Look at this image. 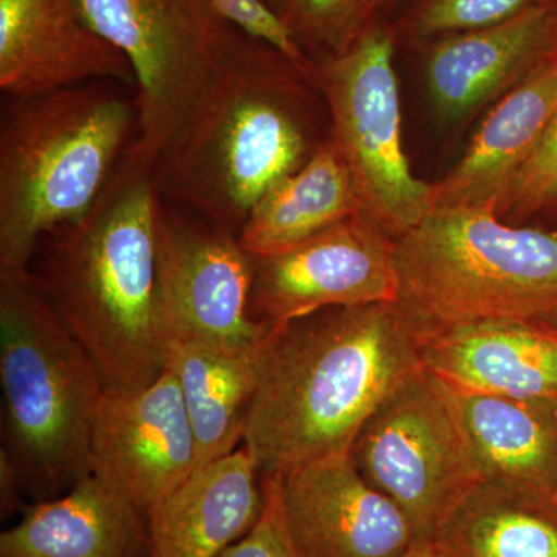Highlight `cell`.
Segmentation results:
<instances>
[{
    "label": "cell",
    "instance_id": "1",
    "mask_svg": "<svg viewBox=\"0 0 557 557\" xmlns=\"http://www.w3.org/2000/svg\"><path fill=\"white\" fill-rule=\"evenodd\" d=\"M423 368L397 304L335 307L273 327L242 445L262 475L350 454L366 421Z\"/></svg>",
    "mask_w": 557,
    "mask_h": 557
},
{
    "label": "cell",
    "instance_id": "2",
    "mask_svg": "<svg viewBox=\"0 0 557 557\" xmlns=\"http://www.w3.org/2000/svg\"><path fill=\"white\" fill-rule=\"evenodd\" d=\"M160 205L153 171L127 150L97 203L47 234L28 267L106 392L139 391L164 370Z\"/></svg>",
    "mask_w": 557,
    "mask_h": 557
},
{
    "label": "cell",
    "instance_id": "3",
    "mask_svg": "<svg viewBox=\"0 0 557 557\" xmlns=\"http://www.w3.org/2000/svg\"><path fill=\"white\" fill-rule=\"evenodd\" d=\"M311 70L240 30L157 163L161 199L239 237L269 190L325 139L311 134Z\"/></svg>",
    "mask_w": 557,
    "mask_h": 557
},
{
    "label": "cell",
    "instance_id": "4",
    "mask_svg": "<svg viewBox=\"0 0 557 557\" xmlns=\"http://www.w3.org/2000/svg\"><path fill=\"white\" fill-rule=\"evenodd\" d=\"M124 89L100 81L3 106L0 270L28 269L39 242L108 188L137 137V104Z\"/></svg>",
    "mask_w": 557,
    "mask_h": 557
},
{
    "label": "cell",
    "instance_id": "5",
    "mask_svg": "<svg viewBox=\"0 0 557 557\" xmlns=\"http://www.w3.org/2000/svg\"><path fill=\"white\" fill-rule=\"evenodd\" d=\"M3 442L30 504L89 478L100 372L40 292L32 271L0 270Z\"/></svg>",
    "mask_w": 557,
    "mask_h": 557
},
{
    "label": "cell",
    "instance_id": "6",
    "mask_svg": "<svg viewBox=\"0 0 557 557\" xmlns=\"http://www.w3.org/2000/svg\"><path fill=\"white\" fill-rule=\"evenodd\" d=\"M397 306L421 333L482 321L557 327V237L493 208L434 209L395 239Z\"/></svg>",
    "mask_w": 557,
    "mask_h": 557
},
{
    "label": "cell",
    "instance_id": "7",
    "mask_svg": "<svg viewBox=\"0 0 557 557\" xmlns=\"http://www.w3.org/2000/svg\"><path fill=\"white\" fill-rule=\"evenodd\" d=\"M395 40L376 17L343 53L314 62L311 75L362 209L398 239L432 211V185L412 174L403 148Z\"/></svg>",
    "mask_w": 557,
    "mask_h": 557
},
{
    "label": "cell",
    "instance_id": "8",
    "mask_svg": "<svg viewBox=\"0 0 557 557\" xmlns=\"http://www.w3.org/2000/svg\"><path fill=\"white\" fill-rule=\"evenodd\" d=\"M87 24L126 58L138 110L132 159L156 171L236 36L209 0H76Z\"/></svg>",
    "mask_w": 557,
    "mask_h": 557
},
{
    "label": "cell",
    "instance_id": "9",
    "mask_svg": "<svg viewBox=\"0 0 557 557\" xmlns=\"http://www.w3.org/2000/svg\"><path fill=\"white\" fill-rule=\"evenodd\" d=\"M355 467L412 523L417 541L483 480L453 388L420 369L384 399L350 449Z\"/></svg>",
    "mask_w": 557,
    "mask_h": 557
},
{
    "label": "cell",
    "instance_id": "10",
    "mask_svg": "<svg viewBox=\"0 0 557 557\" xmlns=\"http://www.w3.org/2000/svg\"><path fill=\"white\" fill-rule=\"evenodd\" d=\"M252 258L239 237L161 199L159 319L171 339L245 346L271 332L251 314Z\"/></svg>",
    "mask_w": 557,
    "mask_h": 557
},
{
    "label": "cell",
    "instance_id": "11",
    "mask_svg": "<svg viewBox=\"0 0 557 557\" xmlns=\"http://www.w3.org/2000/svg\"><path fill=\"white\" fill-rule=\"evenodd\" d=\"M251 258V314L270 327L335 307L397 302L395 239L364 211L296 247Z\"/></svg>",
    "mask_w": 557,
    "mask_h": 557
},
{
    "label": "cell",
    "instance_id": "12",
    "mask_svg": "<svg viewBox=\"0 0 557 557\" xmlns=\"http://www.w3.org/2000/svg\"><path fill=\"white\" fill-rule=\"evenodd\" d=\"M90 475L148 518L197 471V443L171 370L134 392H104L90 434Z\"/></svg>",
    "mask_w": 557,
    "mask_h": 557
},
{
    "label": "cell",
    "instance_id": "13",
    "mask_svg": "<svg viewBox=\"0 0 557 557\" xmlns=\"http://www.w3.org/2000/svg\"><path fill=\"white\" fill-rule=\"evenodd\" d=\"M278 475L285 522L300 557H403L412 523L339 454Z\"/></svg>",
    "mask_w": 557,
    "mask_h": 557
},
{
    "label": "cell",
    "instance_id": "14",
    "mask_svg": "<svg viewBox=\"0 0 557 557\" xmlns=\"http://www.w3.org/2000/svg\"><path fill=\"white\" fill-rule=\"evenodd\" d=\"M100 81L135 91L129 62L87 24L76 0H0V89L7 98Z\"/></svg>",
    "mask_w": 557,
    "mask_h": 557
},
{
    "label": "cell",
    "instance_id": "15",
    "mask_svg": "<svg viewBox=\"0 0 557 557\" xmlns=\"http://www.w3.org/2000/svg\"><path fill=\"white\" fill-rule=\"evenodd\" d=\"M424 369L463 391L557 408V327L482 321L421 333Z\"/></svg>",
    "mask_w": 557,
    "mask_h": 557
},
{
    "label": "cell",
    "instance_id": "16",
    "mask_svg": "<svg viewBox=\"0 0 557 557\" xmlns=\"http://www.w3.org/2000/svg\"><path fill=\"white\" fill-rule=\"evenodd\" d=\"M555 49L557 0L491 27L442 36L428 57L432 101L446 119H460L507 94Z\"/></svg>",
    "mask_w": 557,
    "mask_h": 557
},
{
    "label": "cell",
    "instance_id": "17",
    "mask_svg": "<svg viewBox=\"0 0 557 557\" xmlns=\"http://www.w3.org/2000/svg\"><path fill=\"white\" fill-rule=\"evenodd\" d=\"M557 112V49L504 95L454 170L432 185V211L496 208Z\"/></svg>",
    "mask_w": 557,
    "mask_h": 557
},
{
    "label": "cell",
    "instance_id": "18",
    "mask_svg": "<svg viewBox=\"0 0 557 557\" xmlns=\"http://www.w3.org/2000/svg\"><path fill=\"white\" fill-rule=\"evenodd\" d=\"M262 474L244 445L197 469L148 516V557H220L262 515Z\"/></svg>",
    "mask_w": 557,
    "mask_h": 557
},
{
    "label": "cell",
    "instance_id": "19",
    "mask_svg": "<svg viewBox=\"0 0 557 557\" xmlns=\"http://www.w3.org/2000/svg\"><path fill=\"white\" fill-rule=\"evenodd\" d=\"M149 522L94 475L30 504L0 533V557H148Z\"/></svg>",
    "mask_w": 557,
    "mask_h": 557
},
{
    "label": "cell",
    "instance_id": "20",
    "mask_svg": "<svg viewBox=\"0 0 557 557\" xmlns=\"http://www.w3.org/2000/svg\"><path fill=\"white\" fill-rule=\"evenodd\" d=\"M270 336L245 346L193 339L164 344V369L177 380L196 435L197 469L242 446Z\"/></svg>",
    "mask_w": 557,
    "mask_h": 557
},
{
    "label": "cell",
    "instance_id": "21",
    "mask_svg": "<svg viewBox=\"0 0 557 557\" xmlns=\"http://www.w3.org/2000/svg\"><path fill=\"white\" fill-rule=\"evenodd\" d=\"M449 387L483 480L553 498L557 486L556 406Z\"/></svg>",
    "mask_w": 557,
    "mask_h": 557
},
{
    "label": "cell",
    "instance_id": "22",
    "mask_svg": "<svg viewBox=\"0 0 557 557\" xmlns=\"http://www.w3.org/2000/svg\"><path fill=\"white\" fill-rule=\"evenodd\" d=\"M362 209L357 186L332 135L295 174L269 190L249 212L239 234L255 258L277 255Z\"/></svg>",
    "mask_w": 557,
    "mask_h": 557
},
{
    "label": "cell",
    "instance_id": "23",
    "mask_svg": "<svg viewBox=\"0 0 557 557\" xmlns=\"http://www.w3.org/2000/svg\"><path fill=\"white\" fill-rule=\"evenodd\" d=\"M432 542L442 557H557V508L553 498L482 480Z\"/></svg>",
    "mask_w": 557,
    "mask_h": 557
},
{
    "label": "cell",
    "instance_id": "24",
    "mask_svg": "<svg viewBox=\"0 0 557 557\" xmlns=\"http://www.w3.org/2000/svg\"><path fill=\"white\" fill-rule=\"evenodd\" d=\"M302 53L319 62L343 53L375 21L366 0H265ZM313 62V64H314Z\"/></svg>",
    "mask_w": 557,
    "mask_h": 557
},
{
    "label": "cell",
    "instance_id": "25",
    "mask_svg": "<svg viewBox=\"0 0 557 557\" xmlns=\"http://www.w3.org/2000/svg\"><path fill=\"white\" fill-rule=\"evenodd\" d=\"M544 0H416L395 33L412 40L491 27Z\"/></svg>",
    "mask_w": 557,
    "mask_h": 557
},
{
    "label": "cell",
    "instance_id": "26",
    "mask_svg": "<svg viewBox=\"0 0 557 557\" xmlns=\"http://www.w3.org/2000/svg\"><path fill=\"white\" fill-rule=\"evenodd\" d=\"M557 199V112L537 148L496 203L498 218H527Z\"/></svg>",
    "mask_w": 557,
    "mask_h": 557
},
{
    "label": "cell",
    "instance_id": "27",
    "mask_svg": "<svg viewBox=\"0 0 557 557\" xmlns=\"http://www.w3.org/2000/svg\"><path fill=\"white\" fill-rule=\"evenodd\" d=\"M262 483L265 502L258 522L220 557H300L285 522L278 475H262Z\"/></svg>",
    "mask_w": 557,
    "mask_h": 557
},
{
    "label": "cell",
    "instance_id": "28",
    "mask_svg": "<svg viewBox=\"0 0 557 557\" xmlns=\"http://www.w3.org/2000/svg\"><path fill=\"white\" fill-rule=\"evenodd\" d=\"M209 3L237 30L269 44L300 69L311 70L313 64L265 0H209Z\"/></svg>",
    "mask_w": 557,
    "mask_h": 557
},
{
    "label": "cell",
    "instance_id": "29",
    "mask_svg": "<svg viewBox=\"0 0 557 557\" xmlns=\"http://www.w3.org/2000/svg\"><path fill=\"white\" fill-rule=\"evenodd\" d=\"M30 505L22 490L20 475L5 454L0 453V518L10 519Z\"/></svg>",
    "mask_w": 557,
    "mask_h": 557
},
{
    "label": "cell",
    "instance_id": "30",
    "mask_svg": "<svg viewBox=\"0 0 557 557\" xmlns=\"http://www.w3.org/2000/svg\"><path fill=\"white\" fill-rule=\"evenodd\" d=\"M403 557H442L435 548L434 542L417 541L413 547Z\"/></svg>",
    "mask_w": 557,
    "mask_h": 557
},
{
    "label": "cell",
    "instance_id": "31",
    "mask_svg": "<svg viewBox=\"0 0 557 557\" xmlns=\"http://www.w3.org/2000/svg\"><path fill=\"white\" fill-rule=\"evenodd\" d=\"M399 0H366L368 3L369 11L373 17H379L381 10L387 9V7L395 5Z\"/></svg>",
    "mask_w": 557,
    "mask_h": 557
},
{
    "label": "cell",
    "instance_id": "32",
    "mask_svg": "<svg viewBox=\"0 0 557 557\" xmlns=\"http://www.w3.org/2000/svg\"><path fill=\"white\" fill-rule=\"evenodd\" d=\"M553 502H555L556 508H557V486L555 491V496H553Z\"/></svg>",
    "mask_w": 557,
    "mask_h": 557
}]
</instances>
